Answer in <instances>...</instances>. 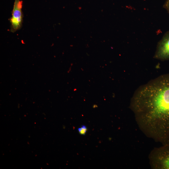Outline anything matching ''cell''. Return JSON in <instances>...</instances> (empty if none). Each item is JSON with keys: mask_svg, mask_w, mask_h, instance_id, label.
I'll use <instances>...</instances> for the list:
<instances>
[{"mask_svg": "<svg viewBox=\"0 0 169 169\" xmlns=\"http://www.w3.org/2000/svg\"><path fill=\"white\" fill-rule=\"evenodd\" d=\"M131 103L132 110L144 130L163 144L169 142V74L140 87Z\"/></svg>", "mask_w": 169, "mask_h": 169, "instance_id": "6da1fadb", "label": "cell"}, {"mask_svg": "<svg viewBox=\"0 0 169 169\" xmlns=\"http://www.w3.org/2000/svg\"><path fill=\"white\" fill-rule=\"evenodd\" d=\"M154 155L153 160L156 167L169 169V142L156 150Z\"/></svg>", "mask_w": 169, "mask_h": 169, "instance_id": "7a4b0ae2", "label": "cell"}, {"mask_svg": "<svg viewBox=\"0 0 169 169\" xmlns=\"http://www.w3.org/2000/svg\"><path fill=\"white\" fill-rule=\"evenodd\" d=\"M23 2L20 0H15L10 19L11 31L14 32L20 28L23 20V14L22 12Z\"/></svg>", "mask_w": 169, "mask_h": 169, "instance_id": "3957f363", "label": "cell"}, {"mask_svg": "<svg viewBox=\"0 0 169 169\" xmlns=\"http://www.w3.org/2000/svg\"><path fill=\"white\" fill-rule=\"evenodd\" d=\"M154 58L161 60L169 59V31L158 43Z\"/></svg>", "mask_w": 169, "mask_h": 169, "instance_id": "277c9868", "label": "cell"}, {"mask_svg": "<svg viewBox=\"0 0 169 169\" xmlns=\"http://www.w3.org/2000/svg\"><path fill=\"white\" fill-rule=\"evenodd\" d=\"M78 131L79 134L82 135H84L87 131V128L85 125H82L78 128Z\"/></svg>", "mask_w": 169, "mask_h": 169, "instance_id": "5b68a950", "label": "cell"}, {"mask_svg": "<svg viewBox=\"0 0 169 169\" xmlns=\"http://www.w3.org/2000/svg\"><path fill=\"white\" fill-rule=\"evenodd\" d=\"M163 7L165 8L169 14V0H166L163 5Z\"/></svg>", "mask_w": 169, "mask_h": 169, "instance_id": "8992f818", "label": "cell"}]
</instances>
